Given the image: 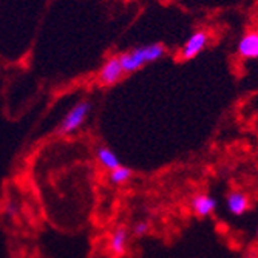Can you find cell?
I'll use <instances>...</instances> for the list:
<instances>
[{
  "label": "cell",
  "mask_w": 258,
  "mask_h": 258,
  "mask_svg": "<svg viewBox=\"0 0 258 258\" xmlns=\"http://www.w3.org/2000/svg\"><path fill=\"white\" fill-rule=\"evenodd\" d=\"M164 54H166V48L161 43H149L132 48L130 51L122 53L118 57L124 68V73L130 75L138 72L139 68H143L147 63L159 60Z\"/></svg>",
  "instance_id": "6da1fadb"
},
{
  "label": "cell",
  "mask_w": 258,
  "mask_h": 258,
  "mask_svg": "<svg viewBox=\"0 0 258 258\" xmlns=\"http://www.w3.org/2000/svg\"><path fill=\"white\" fill-rule=\"evenodd\" d=\"M91 107L93 105H91L90 101H81V102H78L72 110H70L65 114V118L62 119V122L59 125V132L62 135H72V133L78 132L84 125L87 116L91 111Z\"/></svg>",
  "instance_id": "7a4b0ae2"
},
{
  "label": "cell",
  "mask_w": 258,
  "mask_h": 258,
  "mask_svg": "<svg viewBox=\"0 0 258 258\" xmlns=\"http://www.w3.org/2000/svg\"><path fill=\"white\" fill-rule=\"evenodd\" d=\"M207 43H209V34H207V31H203V30L195 31L189 39L185 40V43L182 45V48H181V57L184 60H190V59L197 57L200 53L204 51Z\"/></svg>",
  "instance_id": "3957f363"
},
{
  "label": "cell",
  "mask_w": 258,
  "mask_h": 258,
  "mask_svg": "<svg viewBox=\"0 0 258 258\" xmlns=\"http://www.w3.org/2000/svg\"><path fill=\"white\" fill-rule=\"evenodd\" d=\"M237 53L246 60L258 59V30L247 31L241 36L237 45Z\"/></svg>",
  "instance_id": "277c9868"
},
{
  "label": "cell",
  "mask_w": 258,
  "mask_h": 258,
  "mask_svg": "<svg viewBox=\"0 0 258 258\" xmlns=\"http://www.w3.org/2000/svg\"><path fill=\"white\" fill-rule=\"evenodd\" d=\"M217 206H218L217 200L209 194H198L190 201L192 212L200 218L210 217L217 210Z\"/></svg>",
  "instance_id": "5b68a950"
},
{
  "label": "cell",
  "mask_w": 258,
  "mask_h": 258,
  "mask_svg": "<svg viewBox=\"0 0 258 258\" xmlns=\"http://www.w3.org/2000/svg\"><path fill=\"white\" fill-rule=\"evenodd\" d=\"M124 76V68L119 62V57L108 59L99 72V81L104 85H113Z\"/></svg>",
  "instance_id": "8992f818"
},
{
  "label": "cell",
  "mask_w": 258,
  "mask_h": 258,
  "mask_svg": "<svg viewBox=\"0 0 258 258\" xmlns=\"http://www.w3.org/2000/svg\"><path fill=\"white\" fill-rule=\"evenodd\" d=\"M226 206L233 217H241L249 209V197L241 190H232L226 197Z\"/></svg>",
  "instance_id": "52a82bcc"
},
{
  "label": "cell",
  "mask_w": 258,
  "mask_h": 258,
  "mask_svg": "<svg viewBox=\"0 0 258 258\" xmlns=\"http://www.w3.org/2000/svg\"><path fill=\"white\" fill-rule=\"evenodd\" d=\"M128 229L125 226H118L113 233H111V238H110V249L114 252V253H124L125 252V247H127V243H128Z\"/></svg>",
  "instance_id": "ba28073f"
},
{
  "label": "cell",
  "mask_w": 258,
  "mask_h": 258,
  "mask_svg": "<svg viewBox=\"0 0 258 258\" xmlns=\"http://www.w3.org/2000/svg\"><path fill=\"white\" fill-rule=\"evenodd\" d=\"M96 158H98V161H99V164L104 167V169H107V170H114L116 167H119L121 166V161H119V158H118V155H116L111 149H108V147H98V150H96Z\"/></svg>",
  "instance_id": "9c48e42d"
},
{
  "label": "cell",
  "mask_w": 258,
  "mask_h": 258,
  "mask_svg": "<svg viewBox=\"0 0 258 258\" xmlns=\"http://www.w3.org/2000/svg\"><path fill=\"white\" fill-rule=\"evenodd\" d=\"M132 176H133V172L128 167L119 166L110 172V182L114 185H121V184L127 182Z\"/></svg>",
  "instance_id": "30bf717a"
},
{
  "label": "cell",
  "mask_w": 258,
  "mask_h": 258,
  "mask_svg": "<svg viewBox=\"0 0 258 258\" xmlns=\"http://www.w3.org/2000/svg\"><path fill=\"white\" fill-rule=\"evenodd\" d=\"M149 229H150V226H149V223L147 221H139V223H136L135 224V227H133V233L136 237H144V235H147V232H149Z\"/></svg>",
  "instance_id": "8fae6325"
},
{
  "label": "cell",
  "mask_w": 258,
  "mask_h": 258,
  "mask_svg": "<svg viewBox=\"0 0 258 258\" xmlns=\"http://www.w3.org/2000/svg\"><path fill=\"white\" fill-rule=\"evenodd\" d=\"M256 238H258V229H256Z\"/></svg>",
  "instance_id": "7c38bea8"
}]
</instances>
